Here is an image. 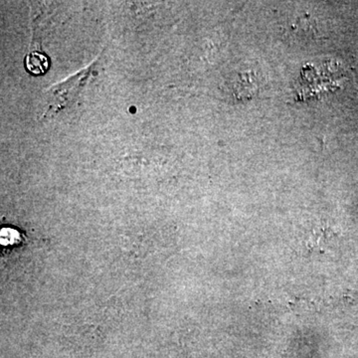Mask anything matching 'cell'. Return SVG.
<instances>
[{
  "label": "cell",
  "instance_id": "obj_1",
  "mask_svg": "<svg viewBox=\"0 0 358 358\" xmlns=\"http://www.w3.org/2000/svg\"><path fill=\"white\" fill-rule=\"evenodd\" d=\"M26 68L33 75H43L49 69V59L43 53L32 52L26 57Z\"/></svg>",
  "mask_w": 358,
  "mask_h": 358
}]
</instances>
